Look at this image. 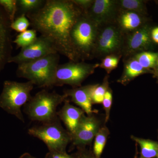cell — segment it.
Masks as SVG:
<instances>
[{
  "instance_id": "27",
  "label": "cell",
  "mask_w": 158,
  "mask_h": 158,
  "mask_svg": "<svg viewBox=\"0 0 158 158\" xmlns=\"http://www.w3.org/2000/svg\"><path fill=\"white\" fill-rule=\"evenodd\" d=\"M31 26L30 21L26 15L22 14L11 23V28L19 33H23L27 31Z\"/></svg>"
},
{
  "instance_id": "7",
  "label": "cell",
  "mask_w": 158,
  "mask_h": 158,
  "mask_svg": "<svg viewBox=\"0 0 158 158\" xmlns=\"http://www.w3.org/2000/svg\"><path fill=\"white\" fill-rule=\"evenodd\" d=\"M124 34L116 22L99 26L92 59H103L111 55H121Z\"/></svg>"
},
{
  "instance_id": "1",
  "label": "cell",
  "mask_w": 158,
  "mask_h": 158,
  "mask_svg": "<svg viewBox=\"0 0 158 158\" xmlns=\"http://www.w3.org/2000/svg\"><path fill=\"white\" fill-rule=\"evenodd\" d=\"M84 11L72 0H46L41 9L26 15L33 29L52 42L59 53L79 62L71 40V32Z\"/></svg>"
},
{
  "instance_id": "10",
  "label": "cell",
  "mask_w": 158,
  "mask_h": 158,
  "mask_svg": "<svg viewBox=\"0 0 158 158\" xmlns=\"http://www.w3.org/2000/svg\"><path fill=\"white\" fill-rule=\"evenodd\" d=\"M57 53L58 52L52 42L47 38L40 35L31 45L21 49L18 55L11 56L8 63L13 62L19 65Z\"/></svg>"
},
{
  "instance_id": "2",
  "label": "cell",
  "mask_w": 158,
  "mask_h": 158,
  "mask_svg": "<svg viewBox=\"0 0 158 158\" xmlns=\"http://www.w3.org/2000/svg\"><path fill=\"white\" fill-rule=\"evenodd\" d=\"M59 59V53H57L19 64L16 71L17 77L27 79L39 88L52 87Z\"/></svg>"
},
{
  "instance_id": "21",
  "label": "cell",
  "mask_w": 158,
  "mask_h": 158,
  "mask_svg": "<svg viewBox=\"0 0 158 158\" xmlns=\"http://www.w3.org/2000/svg\"><path fill=\"white\" fill-rule=\"evenodd\" d=\"M144 68L148 69H155L158 59V52L147 51L139 53L133 56Z\"/></svg>"
},
{
  "instance_id": "5",
  "label": "cell",
  "mask_w": 158,
  "mask_h": 158,
  "mask_svg": "<svg viewBox=\"0 0 158 158\" xmlns=\"http://www.w3.org/2000/svg\"><path fill=\"white\" fill-rule=\"evenodd\" d=\"M34 85L29 81L26 82L5 81L0 95V107L24 123L21 108L32 97L31 92Z\"/></svg>"
},
{
  "instance_id": "34",
  "label": "cell",
  "mask_w": 158,
  "mask_h": 158,
  "mask_svg": "<svg viewBox=\"0 0 158 158\" xmlns=\"http://www.w3.org/2000/svg\"><path fill=\"white\" fill-rule=\"evenodd\" d=\"M155 69L156 71H158V59L157 61L156 64V66Z\"/></svg>"
},
{
  "instance_id": "12",
  "label": "cell",
  "mask_w": 158,
  "mask_h": 158,
  "mask_svg": "<svg viewBox=\"0 0 158 158\" xmlns=\"http://www.w3.org/2000/svg\"><path fill=\"white\" fill-rule=\"evenodd\" d=\"M119 12L117 0H94L85 13L99 26L116 22Z\"/></svg>"
},
{
  "instance_id": "31",
  "label": "cell",
  "mask_w": 158,
  "mask_h": 158,
  "mask_svg": "<svg viewBox=\"0 0 158 158\" xmlns=\"http://www.w3.org/2000/svg\"><path fill=\"white\" fill-rule=\"evenodd\" d=\"M73 157L74 158H98L93 153L88 151L85 148L78 149V151Z\"/></svg>"
},
{
  "instance_id": "8",
  "label": "cell",
  "mask_w": 158,
  "mask_h": 158,
  "mask_svg": "<svg viewBox=\"0 0 158 158\" xmlns=\"http://www.w3.org/2000/svg\"><path fill=\"white\" fill-rule=\"evenodd\" d=\"M99 63L69 61L57 66L54 75L53 87L69 85L73 88L81 86L82 83L93 74Z\"/></svg>"
},
{
  "instance_id": "20",
  "label": "cell",
  "mask_w": 158,
  "mask_h": 158,
  "mask_svg": "<svg viewBox=\"0 0 158 158\" xmlns=\"http://www.w3.org/2000/svg\"><path fill=\"white\" fill-rule=\"evenodd\" d=\"M110 131L106 126L101 127L94 138L93 153L97 158H100L106 144Z\"/></svg>"
},
{
  "instance_id": "35",
  "label": "cell",
  "mask_w": 158,
  "mask_h": 158,
  "mask_svg": "<svg viewBox=\"0 0 158 158\" xmlns=\"http://www.w3.org/2000/svg\"><path fill=\"white\" fill-rule=\"evenodd\" d=\"M154 73L155 74V75L156 76V77L157 78L158 80V71H156L154 72Z\"/></svg>"
},
{
  "instance_id": "16",
  "label": "cell",
  "mask_w": 158,
  "mask_h": 158,
  "mask_svg": "<svg viewBox=\"0 0 158 158\" xmlns=\"http://www.w3.org/2000/svg\"><path fill=\"white\" fill-rule=\"evenodd\" d=\"M116 22L123 34L131 33L148 23L146 15L133 11H119Z\"/></svg>"
},
{
  "instance_id": "11",
  "label": "cell",
  "mask_w": 158,
  "mask_h": 158,
  "mask_svg": "<svg viewBox=\"0 0 158 158\" xmlns=\"http://www.w3.org/2000/svg\"><path fill=\"white\" fill-rule=\"evenodd\" d=\"M100 123L93 115L83 116L75 132L71 136V142L78 149L90 145L100 128Z\"/></svg>"
},
{
  "instance_id": "19",
  "label": "cell",
  "mask_w": 158,
  "mask_h": 158,
  "mask_svg": "<svg viewBox=\"0 0 158 158\" xmlns=\"http://www.w3.org/2000/svg\"><path fill=\"white\" fill-rule=\"evenodd\" d=\"M119 11H133L147 15L145 2L141 0H117Z\"/></svg>"
},
{
  "instance_id": "26",
  "label": "cell",
  "mask_w": 158,
  "mask_h": 158,
  "mask_svg": "<svg viewBox=\"0 0 158 158\" xmlns=\"http://www.w3.org/2000/svg\"><path fill=\"white\" fill-rule=\"evenodd\" d=\"M0 6L6 11L11 23H13L17 11V0H0Z\"/></svg>"
},
{
  "instance_id": "32",
  "label": "cell",
  "mask_w": 158,
  "mask_h": 158,
  "mask_svg": "<svg viewBox=\"0 0 158 158\" xmlns=\"http://www.w3.org/2000/svg\"><path fill=\"white\" fill-rule=\"evenodd\" d=\"M151 34L153 42L158 44V27L152 28Z\"/></svg>"
},
{
  "instance_id": "28",
  "label": "cell",
  "mask_w": 158,
  "mask_h": 158,
  "mask_svg": "<svg viewBox=\"0 0 158 158\" xmlns=\"http://www.w3.org/2000/svg\"><path fill=\"white\" fill-rule=\"evenodd\" d=\"M113 102V91L109 88L104 96L102 103L105 112V123L107 122L110 119V110Z\"/></svg>"
},
{
  "instance_id": "30",
  "label": "cell",
  "mask_w": 158,
  "mask_h": 158,
  "mask_svg": "<svg viewBox=\"0 0 158 158\" xmlns=\"http://www.w3.org/2000/svg\"><path fill=\"white\" fill-rule=\"evenodd\" d=\"M45 158H74L72 156L68 154L66 152L49 151L45 156Z\"/></svg>"
},
{
  "instance_id": "15",
  "label": "cell",
  "mask_w": 158,
  "mask_h": 158,
  "mask_svg": "<svg viewBox=\"0 0 158 158\" xmlns=\"http://www.w3.org/2000/svg\"><path fill=\"white\" fill-rule=\"evenodd\" d=\"M85 114V112L81 109L70 104L66 99L64 102L62 107L57 112L58 117L63 122L71 136L75 132Z\"/></svg>"
},
{
  "instance_id": "36",
  "label": "cell",
  "mask_w": 158,
  "mask_h": 158,
  "mask_svg": "<svg viewBox=\"0 0 158 158\" xmlns=\"http://www.w3.org/2000/svg\"><path fill=\"white\" fill-rule=\"evenodd\" d=\"M135 158H138V157L136 156V157H135Z\"/></svg>"
},
{
  "instance_id": "33",
  "label": "cell",
  "mask_w": 158,
  "mask_h": 158,
  "mask_svg": "<svg viewBox=\"0 0 158 158\" xmlns=\"http://www.w3.org/2000/svg\"><path fill=\"white\" fill-rule=\"evenodd\" d=\"M19 158H37L33 156L32 155H31L29 153H25L23 154L22 155L20 156L19 157Z\"/></svg>"
},
{
  "instance_id": "37",
  "label": "cell",
  "mask_w": 158,
  "mask_h": 158,
  "mask_svg": "<svg viewBox=\"0 0 158 158\" xmlns=\"http://www.w3.org/2000/svg\"><path fill=\"white\" fill-rule=\"evenodd\" d=\"M156 158H158V156H157L156 157Z\"/></svg>"
},
{
  "instance_id": "6",
  "label": "cell",
  "mask_w": 158,
  "mask_h": 158,
  "mask_svg": "<svg viewBox=\"0 0 158 158\" xmlns=\"http://www.w3.org/2000/svg\"><path fill=\"white\" fill-rule=\"evenodd\" d=\"M28 133L44 142L49 151L66 152V147L71 142L70 134L62 126L59 118L31 127Z\"/></svg>"
},
{
  "instance_id": "17",
  "label": "cell",
  "mask_w": 158,
  "mask_h": 158,
  "mask_svg": "<svg viewBox=\"0 0 158 158\" xmlns=\"http://www.w3.org/2000/svg\"><path fill=\"white\" fill-rule=\"evenodd\" d=\"M123 70L120 77L117 82L121 85L126 86L135 78L141 75L152 73L154 72L142 67L134 56L123 59Z\"/></svg>"
},
{
  "instance_id": "14",
  "label": "cell",
  "mask_w": 158,
  "mask_h": 158,
  "mask_svg": "<svg viewBox=\"0 0 158 158\" xmlns=\"http://www.w3.org/2000/svg\"><path fill=\"white\" fill-rule=\"evenodd\" d=\"M94 85H85L65 90L64 94L70 97L72 101L78 106L87 116L96 113L92 109L91 92Z\"/></svg>"
},
{
  "instance_id": "13",
  "label": "cell",
  "mask_w": 158,
  "mask_h": 158,
  "mask_svg": "<svg viewBox=\"0 0 158 158\" xmlns=\"http://www.w3.org/2000/svg\"><path fill=\"white\" fill-rule=\"evenodd\" d=\"M11 22L0 6V73L11 57Z\"/></svg>"
},
{
  "instance_id": "22",
  "label": "cell",
  "mask_w": 158,
  "mask_h": 158,
  "mask_svg": "<svg viewBox=\"0 0 158 158\" xmlns=\"http://www.w3.org/2000/svg\"><path fill=\"white\" fill-rule=\"evenodd\" d=\"M109 76L106 75L101 84L94 85L91 92L92 104H101L102 102L105 94L109 89Z\"/></svg>"
},
{
  "instance_id": "25",
  "label": "cell",
  "mask_w": 158,
  "mask_h": 158,
  "mask_svg": "<svg viewBox=\"0 0 158 158\" xmlns=\"http://www.w3.org/2000/svg\"><path fill=\"white\" fill-rule=\"evenodd\" d=\"M122 58L120 55H111L106 56L102 59V62L99 63V66L105 69L108 74L116 69L118 66L120 59Z\"/></svg>"
},
{
  "instance_id": "9",
  "label": "cell",
  "mask_w": 158,
  "mask_h": 158,
  "mask_svg": "<svg viewBox=\"0 0 158 158\" xmlns=\"http://www.w3.org/2000/svg\"><path fill=\"white\" fill-rule=\"evenodd\" d=\"M152 29L147 23L135 31L124 34L121 51L123 60L153 48L154 42L151 34Z\"/></svg>"
},
{
  "instance_id": "18",
  "label": "cell",
  "mask_w": 158,
  "mask_h": 158,
  "mask_svg": "<svg viewBox=\"0 0 158 158\" xmlns=\"http://www.w3.org/2000/svg\"><path fill=\"white\" fill-rule=\"evenodd\" d=\"M131 138L138 143L141 148L139 158H153L158 156V142L131 136Z\"/></svg>"
},
{
  "instance_id": "4",
  "label": "cell",
  "mask_w": 158,
  "mask_h": 158,
  "mask_svg": "<svg viewBox=\"0 0 158 158\" xmlns=\"http://www.w3.org/2000/svg\"><path fill=\"white\" fill-rule=\"evenodd\" d=\"M98 27V25L84 12L73 26L71 40L79 61L92 59Z\"/></svg>"
},
{
  "instance_id": "3",
  "label": "cell",
  "mask_w": 158,
  "mask_h": 158,
  "mask_svg": "<svg viewBox=\"0 0 158 158\" xmlns=\"http://www.w3.org/2000/svg\"><path fill=\"white\" fill-rule=\"evenodd\" d=\"M67 97L43 90L37 92L24 106L25 113L32 121L45 123L59 118L57 109Z\"/></svg>"
},
{
  "instance_id": "29",
  "label": "cell",
  "mask_w": 158,
  "mask_h": 158,
  "mask_svg": "<svg viewBox=\"0 0 158 158\" xmlns=\"http://www.w3.org/2000/svg\"><path fill=\"white\" fill-rule=\"evenodd\" d=\"M72 1L84 12L88 11L94 2V0H72Z\"/></svg>"
},
{
  "instance_id": "24",
  "label": "cell",
  "mask_w": 158,
  "mask_h": 158,
  "mask_svg": "<svg viewBox=\"0 0 158 158\" xmlns=\"http://www.w3.org/2000/svg\"><path fill=\"white\" fill-rule=\"evenodd\" d=\"M37 32L33 29L27 30L19 34L13 42L17 45L18 48H25L36 40L37 38Z\"/></svg>"
},
{
  "instance_id": "23",
  "label": "cell",
  "mask_w": 158,
  "mask_h": 158,
  "mask_svg": "<svg viewBox=\"0 0 158 158\" xmlns=\"http://www.w3.org/2000/svg\"><path fill=\"white\" fill-rule=\"evenodd\" d=\"M44 0H18L17 9L21 15L33 13L41 9L45 4Z\"/></svg>"
}]
</instances>
